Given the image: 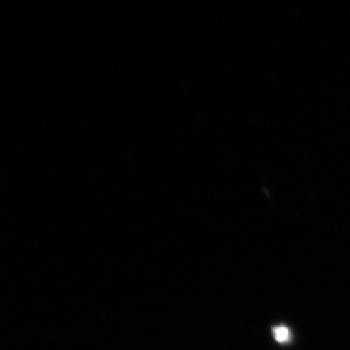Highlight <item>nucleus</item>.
Returning a JSON list of instances; mask_svg holds the SVG:
<instances>
[{
    "instance_id": "1",
    "label": "nucleus",
    "mask_w": 350,
    "mask_h": 350,
    "mask_svg": "<svg viewBox=\"0 0 350 350\" xmlns=\"http://www.w3.org/2000/svg\"><path fill=\"white\" fill-rule=\"evenodd\" d=\"M273 338L280 344H287L291 340L292 333L287 326L280 325L273 329Z\"/></svg>"
}]
</instances>
